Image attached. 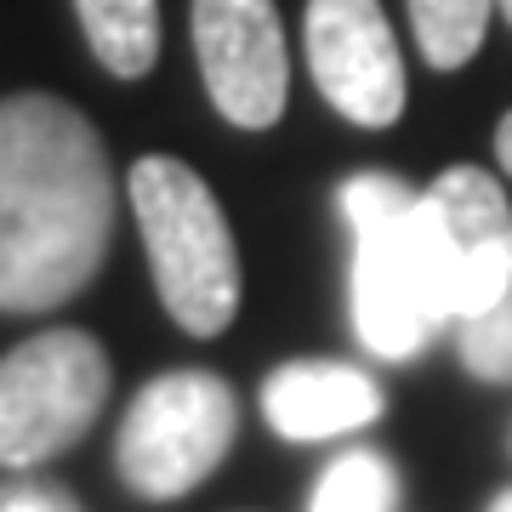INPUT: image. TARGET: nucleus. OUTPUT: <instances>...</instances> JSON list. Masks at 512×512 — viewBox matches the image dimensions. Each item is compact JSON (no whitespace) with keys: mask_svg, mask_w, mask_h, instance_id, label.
<instances>
[{"mask_svg":"<svg viewBox=\"0 0 512 512\" xmlns=\"http://www.w3.org/2000/svg\"><path fill=\"white\" fill-rule=\"evenodd\" d=\"M114 165L86 114L52 92L0 103V313L63 308L114 239Z\"/></svg>","mask_w":512,"mask_h":512,"instance_id":"f257e3e1","label":"nucleus"},{"mask_svg":"<svg viewBox=\"0 0 512 512\" xmlns=\"http://www.w3.org/2000/svg\"><path fill=\"white\" fill-rule=\"evenodd\" d=\"M131 211L143 228L148 268L165 313L188 336H217L239 313V251L217 194L194 165L171 154H148L131 165Z\"/></svg>","mask_w":512,"mask_h":512,"instance_id":"f03ea898","label":"nucleus"},{"mask_svg":"<svg viewBox=\"0 0 512 512\" xmlns=\"http://www.w3.org/2000/svg\"><path fill=\"white\" fill-rule=\"evenodd\" d=\"M342 217L353 222V325L376 359H410L450 325L421 251L416 188L387 171L342 183Z\"/></svg>","mask_w":512,"mask_h":512,"instance_id":"7ed1b4c3","label":"nucleus"},{"mask_svg":"<svg viewBox=\"0 0 512 512\" xmlns=\"http://www.w3.org/2000/svg\"><path fill=\"white\" fill-rule=\"evenodd\" d=\"M109 353L92 330H40L0 359V467H40L92 433L109 404Z\"/></svg>","mask_w":512,"mask_h":512,"instance_id":"20e7f679","label":"nucleus"},{"mask_svg":"<svg viewBox=\"0 0 512 512\" xmlns=\"http://www.w3.org/2000/svg\"><path fill=\"white\" fill-rule=\"evenodd\" d=\"M239 433L234 387L211 370H171L131 399L120 421V478L143 501H177L222 467Z\"/></svg>","mask_w":512,"mask_h":512,"instance_id":"39448f33","label":"nucleus"},{"mask_svg":"<svg viewBox=\"0 0 512 512\" xmlns=\"http://www.w3.org/2000/svg\"><path fill=\"white\" fill-rule=\"evenodd\" d=\"M416 228L450 325L501 302L512 285V205L490 171L450 165L416 188Z\"/></svg>","mask_w":512,"mask_h":512,"instance_id":"423d86ee","label":"nucleus"},{"mask_svg":"<svg viewBox=\"0 0 512 512\" xmlns=\"http://www.w3.org/2000/svg\"><path fill=\"white\" fill-rule=\"evenodd\" d=\"M194 57L228 126H279L291 92V57L274 0H194Z\"/></svg>","mask_w":512,"mask_h":512,"instance_id":"0eeeda50","label":"nucleus"},{"mask_svg":"<svg viewBox=\"0 0 512 512\" xmlns=\"http://www.w3.org/2000/svg\"><path fill=\"white\" fill-rule=\"evenodd\" d=\"M308 69L325 103L353 126H393L410 80L382 0H308Z\"/></svg>","mask_w":512,"mask_h":512,"instance_id":"6e6552de","label":"nucleus"},{"mask_svg":"<svg viewBox=\"0 0 512 512\" xmlns=\"http://www.w3.org/2000/svg\"><path fill=\"white\" fill-rule=\"evenodd\" d=\"M262 410H268L279 439L313 444L370 427L382 416V387L365 370L336 365V359H291L262 382Z\"/></svg>","mask_w":512,"mask_h":512,"instance_id":"1a4fd4ad","label":"nucleus"},{"mask_svg":"<svg viewBox=\"0 0 512 512\" xmlns=\"http://www.w3.org/2000/svg\"><path fill=\"white\" fill-rule=\"evenodd\" d=\"M97 63L120 80H143L160 57V0H74Z\"/></svg>","mask_w":512,"mask_h":512,"instance_id":"9d476101","label":"nucleus"},{"mask_svg":"<svg viewBox=\"0 0 512 512\" xmlns=\"http://www.w3.org/2000/svg\"><path fill=\"white\" fill-rule=\"evenodd\" d=\"M495 0H410V29L433 69H461L484 46Z\"/></svg>","mask_w":512,"mask_h":512,"instance_id":"9b49d317","label":"nucleus"},{"mask_svg":"<svg viewBox=\"0 0 512 512\" xmlns=\"http://www.w3.org/2000/svg\"><path fill=\"white\" fill-rule=\"evenodd\" d=\"M399 501V478L376 450H353V456L330 461V473L319 478L308 512H393Z\"/></svg>","mask_w":512,"mask_h":512,"instance_id":"f8f14e48","label":"nucleus"},{"mask_svg":"<svg viewBox=\"0 0 512 512\" xmlns=\"http://www.w3.org/2000/svg\"><path fill=\"white\" fill-rule=\"evenodd\" d=\"M461 365L478 382H512V285L501 291V302L461 319Z\"/></svg>","mask_w":512,"mask_h":512,"instance_id":"ddd939ff","label":"nucleus"},{"mask_svg":"<svg viewBox=\"0 0 512 512\" xmlns=\"http://www.w3.org/2000/svg\"><path fill=\"white\" fill-rule=\"evenodd\" d=\"M0 512H69V501L63 495H46V490H18L0 501Z\"/></svg>","mask_w":512,"mask_h":512,"instance_id":"4468645a","label":"nucleus"},{"mask_svg":"<svg viewBox=\"0 0 512 512\" xmlns=\"http://www.w3.org/2000/svg\"><path fill=\"white\" fill-rule=\"evenodd\" d=\"M495 160L507 165V177H512V114L495 126Z\"/></svg>","mask_w":512,"mask_h":512,"instance_id":"2eb2a0df","label":"nucleus"},{"mask_svg":"<svg viewBox=\"0 0 512 512\" xmlns=\"http://www.w3.org/2000/svg\"><path fill=\"white\" fill-rule=\"evenodd\" d=\"M490 512H512V490H507V495H495V507H490Z\"/></svg>","mask_w":512,"mask_h":512,"instance_id":"dca6fc26","label":"nucleus"},{"mask_svg":"<svg viewBox=\"0 0 512 512\" xmlns=\"http://www.w3.org/2000/svg\"><path fill=\"white\" fill-rule=\"evenodd\" d=\"M495 12H501V18L512 23V0H495Z\"/></svg>","mask_w":512,"mask_h":512,"instance_id":"f3484780","label":"nucleus"}]
</instances>
